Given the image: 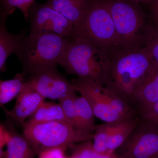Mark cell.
Segmentation results:
<instances>
[{"instance_id":"cell-27","label":"cell","mask_w":158,"mask_h":158,"mask_svg":"<svg viewBox=\"0 0 158 158\" xmlns=\"http://www.w3.org/2000/svg\"><path fill=\"white\" fill-rule=\"evenodd\" d=\"M129 1H131V2H149L151 0H129Z\"/></svg>"},{"instance_id":"cell-17","label":"cell","mask_w":158,"mask_h":158,"mask_svg":"<svg viewBox=\"0 0 158 158\" xmlns=\"http://www.w3.org/2000/svg\"><path fill=\"white\" fill-rule=\"evenodd\" d=\"M56 121L69 123L60 104L44 102L26 122L34 123Z\"/></svg>"},{"instance_id":"cell-6","label":"cell","mask_w":158,"mask_h":158,"mask_svg":"<svg viewBox=\"0 0 158 158\" xmlns=\"http://www.w3.org/2000/svg\"><path fill=\"white\" fill-rule=\"evenodd\" d=\"M113 19L119 39L118 47L129 48L144 45L142 11L129 0H104Z\"/></svg>"},{"instance_id":"cell-23","label":"cell","mask_w":158,"mask_h":158,"mask_svg":"<svg viewBox=\"0 0 158 158\" xmlns=\"http://www.w3.org/2000/svg\"><path fill=\"white\" fill-rule=\"evenodd\" d=\"M35 0H1L2 11L7 15L12 14L16 8L19 9L27 21L29 11Z\"/></svg>"},{"instance_id":"cell-14","label":"cell","mask_w":158,"mask_h":158,"mask_svg":"<svg viewBox=\"0 0 158 158\" xmlns=\"http://www.w3.org/2000/svg\"><path fill=\"white\" fill-rule=\"evenodd\" d=\"M8 15L1 11L0 18V70H6V61L12 53H15L25 36L24 32L11 34L7 30L6 19Z\"/></svg>"},{"instance_id":"cell-28","label":"cell","mask_w":158,"mask_h":158,"mask_svg":"<svg viewBox=\"0 0 158 158\" xmlns=\"http://www.w3.org/2000/svg\"><path fill=\"white\" fill-rule=\"evenodd\" d=\"M158 8V0H155L152 6V9Z\"/></svg>"},{"instance_id":"cell-21","label":"cell","mask_w":158,"mask_h":158,"mask_svg":"<svg viewBox=\"0 0 158 158\" xmlns=\"http://www.w3.org/2000/svg\"><path fill=\"white\" fill-rule=\"evenodd\" d=\"M76 92L74 91L60 99L59 100V103L62 106L68 122L77 129L85 133L79 120L74 103V97L76 94Z\"/></svg>"},{"instance_id":"cell-19","label":"cell","mask_w":158,"mask_h":158,"mask_svg":"<svg viewBox=\"0 0 158 158\" xmlns=\"http://www.w3.org/2000/svg\"><path fill=\"white\" fill-rule=\"evenodd\" d=\"M25 76L23 73H19L14 79L6 81H0V106L12 100L17 96L23 88L25 83Z\"/></svg>"},{"instance_id":"cell-18","label":"cell","mask_w":158,"mask_h":158,"mask_svg":"<svg viewBox=\"0 0 158 158\" xmlns=\"http://www.w3.org/2000/svg\"><path fill=\"white\" fill-rule=\"evenodd\" d=\"M74 103L79 120L85 133L93 135L95 130L94 117L93 110L87 100L76 94L74 97Z\"/></svg>"},{"instance_id":"cell-7","label":"cell","mask_w":158,"mask_h":158,"mask_svg":"<svg viewBox=\"0 0 158 158\" xmlns=\"http://www.w3.org/2000/svg\"><path fill=\"white\" fill-rule=\"evenodd\" d=\"M116 154L117 158H158V127L141 118Z\"/></svg>"},{"instance_id":"cell-4","label":"cell","mask_w":158,"mask_h":158,"mask_svg":"<svg viewBox=\"0 0 158 158\" xmlns=\"http://www.w3.org/2000/svg\"><path fill=\"white\" fill-rule=\"evenodd\" d=\"M70 37L86 40L108 53L118 47V34L104 0H90L83 19L74 27Z\"/></svg>"},{"instance_id":"cell-13","label":"cell","mask_w":158,"mask_h":158,"mask_svg":"<svg viewBox=\"0 0 158 158\" xmlns=\"http://www.w3.org/2000/svg\"><path fill=\"white\" fill-rule=\"evenodd\" d=\"M3 126L6 132V150L0 153V158H34L37 154L24 135L15 130L13 123L8 122Z\"/></svg>"},{"instance_id":"cell-24","label":"cell","mask_w":158,"mask_h":158,"mask_svg":"<svg viewBox=\"0 0 158 158\" xmlns=\"http://www.w3.org/2000/svg\"><path fill=\"white\" fill-rule=\"evenodd\" d=\"M141 118L143 121L158 127V101Z\"/></svg>"},{"instance_id":"cell-9","label":"cell","mask_w":158,"mask_h":158,"mask_svg":"<svg viewBox=\"0 0 158 158\" xmlns=\"http://www.w3.org/2000/svg\"><path fill=\"white\" fill-rule=\"evenodd\" d=\"M74 89L85 98L93 110L95 117L105 123H116L126 120L108 103L106 88L88 79L77 78L72 80Z\"/></svg>"},{"instance_id":"cell-26","label":"cell","mask_w":158,"mask_h":158,"mask_svg":"<svg viewBox=\"0 0 158 158\" xmlns=\"http://www.w3.org/2000/svg\"><path fill=\"white\" fill-rule=\"evenodd\" d=\"M152 14L154 21L158 23V8L152 9Z\"/></svg>"},{"instance_id":"cell-2","label":"cell","mask_w":158,"mask_h":158,"mask_svg":"<svg viewBox=\"0 0 158 158\" xmlns=\"http://www.w3.org/2000/svg\"><path fill=\"white\" fill-rule=\"evenodd\" d=\"M110 56L86 40L70 37L59 64L69 73L104 86Z\"/></svg>"},{"instance_id":"cell-12","label":"cell","mask_w":158,"mask_h":158,"mask_svg":"<svg viewBox=\"0 0 158 158\" xmlns=\"http://www.w3.org/2000/svg\"><path fill=\"white\" fill-rule=\"evenodd\" d=\"M44 98L39 93L29 87L23 86L17 96L14 107L8 110L4 106L6 116L12 123L23 126L25 120L32 116L44 102Z\"/></svg>"},{"instance_id":"cell-22","label":"cell","mask_w":158,"mask_h":158,"mask_svg":"<svg viewBox=\"0 0 158 158\" xmlns=\"http://www.w3.org/2000/svg\"><path fill=\"white\" fill-rule=\"evenodd\" d=\"M144 37V45L152 61L158 63V23L146 27Z\"/></svg>"},{"instance_id":"cell-20","label":"cell","mask_w":158,"mask_h":158,"mask_svg":"<svg viewBox=\"0 0 158 158\" xmlns=\"http://www.w3.org/2000/svg\"><path fill=\"white\" fill-rule=\"evenodd\" d=\"M115 123H105L95 127L94 133L93 147L96 152L109 153L108 145Z\"/></svg>"},{"instance_id":"cell-29","label":"cell","mask_w":158,"mask_h":158,"mask_svg":"<svg viewBox=\"0 0 158 158\" xmlns=\"http://www.w3.org/2000/svg\"><path fill=\"white\" fill-rule=\"evenodd\" d=\"M68 158H78L76 156L72 155L70 157H69Z\"/></svg>"},{"instance_id":"cell-10","label":"cell","mask_w":158,"mask_h":158,"mask_svg":"<svg viewBox=\"0 0 158 158\" xmlns=\"http://www.w3.org/2000/svg\"><path fill=\"white\" fill-rule=\"evenodd\" d=\"M24 86L35 90L45 98L58 100L76 91L71 82L58 71L57 66L31 75Z\"/></svg>"},{"instance_id":"cell-11","label":"cell","mask_w":158,"mask_h":158,"mask_svg":"<svg viewBox=\"0 0 158 158\" xmlns=\"http://www.w3.org/2000/svg\"><path fill=\"white\" fill-rule=\"evenodd\" d=\"M157 101L158 63L152 61L134 94L133 107L141 117Z\"/></svg>"},{"instance_id":"cell-5","label":"cell","mask_w":158,"mask_h":158,"mask_svg":"<svg viewBox=\"0 0 158 158\" xmlns=\"http://www.w3.org/2000/svg\"><path fill=\"white\" fill-rule=\"evenodd\" d=\"M23 134L38 155L48 150L92 141L94 137V134L83 132L68 123L60 121L25 122Z\"/></svg>"},{"instance_id":"cell-1","label":"cell","mask_w":158,"mask_h":158,"mask_svg":"<svg viewBox=\"0 0 158 158\" xmlns=\"http://www.w3.org/2000/svg\"><path fill=\"white\" fill-rule=\"evenodd\" d=\"M152 62L144 45L116 48L110 53L104 87L133 107L134 94Z\"/></svg>"},{"instance_id":"cell-15","label":"cell","mask_w":158,"mask_h":158,"mask_svg":"<svg viewBox=\"0 0 158 158\" xmlns=\"http://www.w3.org/2000/svg\"><path fill=\"white\" fill-rule=\"evenodd\" d=\"M90 0H48L47 3L70 22L73 27L81 22Z\"/></svg>"},{"instance_id":"cell-3","label":"cell","mask_w":158,"mask_h":158,"mask_svg":"<svg viewBox=\"0 0 158 158\" xmlns=\"http://www.w3.org/2000/svg\"><path fill=\"white\" fill-rule=\"evenodd\" d=\"M68 40L69 38L50 34H30L24 37L15 53L22 65V73L25 77L56 67Z\"/></svg>"},{"instance_id":"cell-8","label":"cell","mask_w":158,"mask_h":158,"mask_svg":"<svg viewBox=\"0 0 158 158\" xmlns=\"http://www.w3.org/2000/svg\"><path fill=\"white\" fill-rule=\"evenodd\" d=\"M27 21L30 34H53L69 38L73 32V24L47 2L34 3L29 11Z\"/></svg>"},{"instance_id":"cell-25","label":"cell","mask_w":158,"mask_h":158,"mask_svg":"<svg viewBox=\"0 0 158 158\" xmlns=\"http://www.w3.org/2000/svg\"><path fill=\"white\" fill-rule=\"evenodd\" d=\"M67 148H57L48 150L38 155L39 158H67L65 155Z\"/></svg>"},{"instance_id":"cell-16","label":"cell","mask_w":158,"mask_h":158,"mask_svg":"<svg viewBox=\"0 0 158 158\" xmlns=\"http://www.w3.org/2000/svg\"><path fill=\"white\" fill-rule=\"evenodd\" d=\"M140 120L141 117L138 116L115 123L108 145L109 153L116 152L121 147L137 127Z\"/></svg>"}]
</instances>
